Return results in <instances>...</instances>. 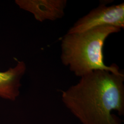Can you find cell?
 <instances>
[{"mask_svg":"<svg viewBox=\"0 0 124 124\" xmlns=\"http://www.w3.org/2000/svg\"><path fill=\"white\" fill-rule=\"evenodd\" d=\"M124 75L95 70L62 93V102L82 124H123Z\"/></svg>","mask_w":124,"mask_h":124,"instance_id":"6da1fadb","label":"cell"},{"mask_svg":"<svg viewBox=\"0 0 124 124\" xmlns=\"http://www.w3.org/2000/svg\"><path fill=\"white\" fill-rule=\"evenodd\" d=\"M21 9L32 13L36 20L55 21L62 18L66 7V0H16Z\"/></svg>","mask_w":124,"mask_h":124,"instance_id":"277c9868","label":"cell"},{"mask_svg":"<svg viewBox=\"0 0 124 124\" xmlns=\"http://www.w3.org/2000/svg\"><path fill=\"white\" fill-rule=\"evenodd\" d=\"M104 26L124 28V3L110 6L102 3L80 18L67 32L76 33Z\"/></svg>","mask_w":124,"mask_h":124,"instance_id":"3957f363","label":"cell"},{"mask_svg":"<svg viewBox=\"0 0 124 124\" xmlns=\"http://www.w3.org/2000/svg\"><path fill=\"white\" fill-rule=\"evenodd\" d=\"M26 70L23 61H18L17 65L5 72H0V97L14 101L19 95L20 81Z\"/></svg>","mask_w":124,"mask_h":124,"instance_id":"5b68a950","label":"cell"},{"mask_svg":"<svg viewBox=\"0 0 124 124\" xmlns=\"http://www.w3.org/2000/svg\"><path fill=\"white\" fill-rule=\"evenodd\" d=\"M121 30L117 27L104 26L80 33H67L61 40L62 63L80 78L95 70L110 71L117 75L123 74L115 64L107 65L103 54L107 38Z\"/></svg>","mask_w":124,"mask_h":124,"instance_id":"7a4b0ae2","label":"cell"}]
</instances>
